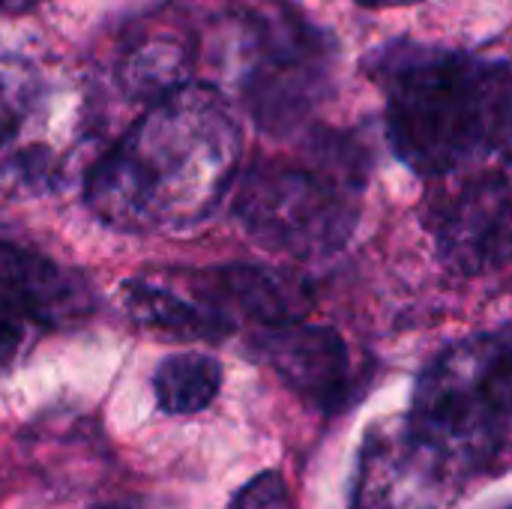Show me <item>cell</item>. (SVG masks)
<instances>
[{"mask_svg":"<svg viewBox=\"0 0 512 509\" xmlns=\"http://www.w3.org/2000/svg\"><path fill=\"white\" fill-rule=\"evenodd\" d=\"M240 156V123L222 90L186 81L150 102L99 156L87 207L120 234H183L234 189Z\"/></svg>","mask_w":512,"mask_h":509,"instance_id":"obj_1","label":"cell"},{"mask_svg":"<svg viewBox=\"0 0 512 509\" xmlns=\"http://www.w3.org/2000/svg\"><path fill=\"white\" fill-rule=\"evenodd\" d=\"M393 153L423 177L495 162L512 144V66L429 42H387L369 60Z\"/></svg>","mask_w":512,"mask_h":509,"instance_id":"obj_2","label":"cell"},{"mask_svg":"<svg viewBox=\"0 0 512 509\" xmlns=\"http://www.w3.org/2000/svg\"><path fill=\"white\" fill-rule=\"evenodd\" d=\"M468 477L512 462V324L447 345L417 378L408 411Z\"/></svg>","mask_w":512,"mask_h":509,"instance_id":"obj_3","label":"cell"},{"mask_svg":"<svg viewBox=\"0 0 512 509\" xmlns=\"http://www.w3.org/2000/svg\"><path fill=\"white\" fill-rule=\"evenodd\" d=\"M234 213L264 249L324 258L342 249L357 228L360 180L345 159L330 153L309 162L267 159L243 174Z\"/></svg>","mask_w":512,"mask_h":509,"instance_id":"obj_4","label":"cell"},{"mask_svg":"<svg viewBox=\"0 0 512 509\" xmlns=\"http://www.w3.org/2000/svg\"><path fill=\"white\" fill-rule=\"evenodd\" d=\"M243 72V99L255 123L267 132L297 126L330 90L333 42L306 24L300 12L264 18L252 33Z\"/></svg>","mask_w":512,"mask_h":509,"instance_id":"obj_5","label":"cell"},{"mask_svg":"<svg viewBox=\"0 0 512 509\" xmlns=\"http://www.w3.org/2000/svg\"><path fill=\"white\" fill-rule=\"evenodd\" d=\"M438 258L459 276H486L512 261V159L441 177L426 204Z\"/></svg>","mask_w":512,"mask_h":509,"instance_id":"obj_6","label":"cell"},{"mask_svg":"<svg viewBox=\"0 0 512 509\" xmlns=\"http://www.w3.org/2000/svg\"><path fill=\"white\" fill-rule=\"evenodd\" d=\"M468 474L411 414L378 420L360 447L354 509H447Z\"/></svg>","mask_w":512,"mask_h":509,"instance_id":"obj_7","label":"cell"},{"mask_svg":"<svg viewBox=\"0 0 512 509\" xmlns=\"http://www.w3.org/2000/svg\"><path fill=\"white\" fill-rule=\"evenodd\" d=\"M267 366L312 408L336 411L354 387L351 351L339 330L321 324H285L258 333Z\"/></svg>","mask_w":512,"mask_h":509,"instance_id":"obj_8","label":"cell"},{"mask_svg":"<svg viewBox=\"0 0 512 509\" xmlns=\"http://www.w3.org/2000/svg\"><path fill=\"white\" fill-rule=\"evenodd\" d=\"M0 297L24 309L39 327H72L93 309L81 273L6 237H0Z\"/></svg>","mask_w":512,"mask_h":509,"instance_id":"obj_9","label":"cell"},{"mask_svg":"<svg viewBox=\"0 0 512 509\" xmlns=\"http://www.w3.org/2000/svg\"><path fill=\"white\" fill-rule=\"evenodd\" d=\"M210 303H216L228 318L243 315L261 330H273L303 321L312 297L294 276L258 264H231L216 273V297H210Z\"/></svg>","mask_w":512,"mask_h":509,"instance_id":"obj_10","label":"cell"},{"mask_svg":"<svg viewBox=\"0 0 512 509\" xmlns=\"http://www.w3.org/2000/svg\"><path fill=\"white\" fill-rule=\"evenodd\" d=\"M123 306L141 327L171 339L219 342L234 330V321L216 303L195 300L144 279H129L123 285Z\"/></svg>","mask_w":512,"mask_h":509,"instance_id":"obj_11","label":"cell"},{"mask_svg":"<svg viewBox=\"0 0 512 509\" xmlns=\"http://www.w3.org/2000/svg\"><path fill=\"white\" fill-rule=\"evenodd\" d=\"M222 366L216 357L201 351L171 354L153 375V393L165 414H198L219 396Z\"/></svg>","mask_w":512,"mask_h":509,"instance_id":"obj_12","label":"cell"},{"mask_svg":"<svg viewBox=\"0 0 512 509\" xmlns=\"http://www.w3.org/2000/svg\"><path fill=\"white\" fill-rule=\"evenodd\" d=\"M42 102V75L21 57L0 51V150L18 138L24 123Z\"/></svg>","mask_w":512,"mask_h":509,"instance_id":"obj_13","label":"cell"},{"mask_svg":"<svg viewBox=\"0 0 512 509\" xmlns=\"http://www.w3.org/2000/svg\"><path fill=\"white\" fill-rule=\"evenodd\" d=\"M228 509H294L291 492L276 471H264L252 477L231 501Z\"/></svg>","mask_w":512,"mask_h":509,"instance_id":"obj_14","label":"cell"},{"mask_svg":"<svg viewBox=\"0 0 512 509\" xmlns=\"http://www.w3.org/2000/svg\"><path fill=\"white\" fill-rule=\"evenodd\" d=\"M33 327H39V324L24 309H18L6 297H0V369L12 366L24 354Z\"/></svg>","mask_w":512,"mask_h":509,"instance_id":"obj_15","label":"cell"},{"mask_svg":"<svg viewBox=\"0 0 512 509\" xmlns=\"http://www.w3.org/2000/svg\"><path fill=\"white\" fill-rule=\"evenodd\" d=\"M42 0H0V15H21Z\"/></svg>","mask_w":512,"mask_h":509,"instance_id":"obj_16","label":"cell"},{"mask_svg":"<svg viewBox=\"0 0 512 509\" xmlns=\"http://www.w3.org/2000/svg\"><path fill=\"white\" fill-rule=\"evenodd\" d=\"M360 6H369V9H396V6H414L420 0H354Z\"/></svg>","mask_w":512,"mask_h":509,"instance_id":"obj_17","label":"cell"},{"mask_svg":"<svg viewBox=\"0 0 512 509\" xmlns=\"http://www.w3.org/2000/svg\"><path fill=\"white\" fill-rule=\"evenodd\" d=\"M87 509H144L141 501H108V504H96V507Z\"/></svg>","mask_w":512,"mask_h":509,"instance_id":"obj_18","label":"cell"}]
</instances>
